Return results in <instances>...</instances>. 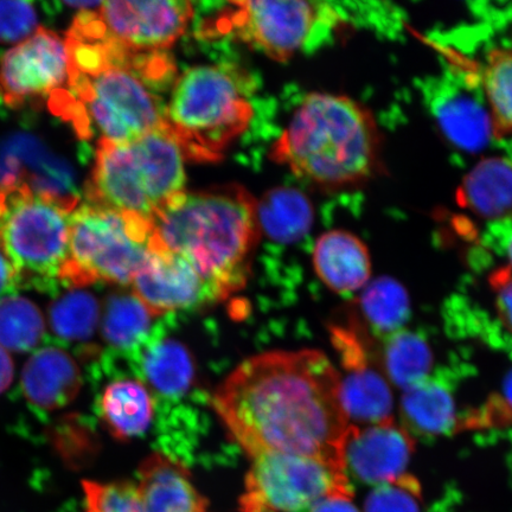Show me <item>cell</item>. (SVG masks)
I'll use <instances>...</instances> for the list:
<instances>
[{
  "instance_id": "obj_1",
  "label": "cell",
  "mask_w": 512,
  "mask_h": 512,
  "mask_svg": "<svg viewBox=\"0 0 512 512\" xmlns=\"http://www.w3.org/2000/svg\"><path fill=\"white\" fill-rule=\"evenodd\" d=\"M213 403L252 458L292 454L347 471L351 425L338 371L322 352L272 351L249 358L217 389Z\"/></svg>"
},
{
  "instance_id": "obj_2",
  "label": "cell",
  "mask_w": 512,
  "mask_h": 512,
  "mask_svg": "<svg viewBox=\"0 0 512 512\" xmlns=\"http://www.w3.org/2000/svg\"><path fill=\"white\" fill-rule=\"evenodd\" d=\"M153 249L183 256L208 281L217 302L241 290L260 238L258 201L238 184L187 191L151 217Z\"/></svg>"
},
{
  "instance_id": "obj_3",
  "label": "cell",
  "mask_w": 512,
  "mask_h": 512,
  "mask_svg": "<svg viewBox=\"0 0 512 512\" xmlns=\"http://www.w3.org/2000/svg\"><path fill=\"white\" fill-rule=\"evenodd\" d=\"M380 131L366 107L344 95L313 93L294 112L273 156L307 181L344 187L379 170Z\"/></svg>"
},
{
  "instance_id": "obj_4",
  "label": "cell",
  "mask_w": 512,
  "mask_h": 512,
  "mask_svg": "<svg viewBox=\"0 0 512 512\" xmlns=\"http://www.w3.org/2000/svg\"><path fill=\"white\" fill-rule=\"evenodd\" d=\"M158 92L131 66L107 63L96 50L87 69L69 70L67 86L48 105L80 139L100 134L99 140L124 144L166 125V105Z\"/></svg>"
},
{
  "instance_id": "obj_5",
  "label": "cell",
  "mask_w": 512,
  "mask_h": 512,
  "mask_svg": "<svg viewBox=\"0 0 512 512\" xmlns=\"http://www.w3.org/2000/svg\"><path fill=\"white\" fill-rule=\"evenodd\" d=\"M185 160L168 125L124 144L101 139L86 202L151 219L185 190Z\"/></svg>"
},
{
  "instance_id": "obj_6",
  "label": "cell",
  "mask_w": 512,
  "mask_h": 512,
  "mask_svg": "<svg viewBox=\"0 0 512 512\" xmlns=\"http://www.w3.org/2000/svg\"><path fill=\"white\" fill-rule=\"evenodd\" d=\"M253 115L245 87L228 67L197 66L179 76L166 105V125L185 159L216 162Z\"/></svg>"
},
{
  "instance_id": "obj_7",
  "label": "cell",
  "mask_w": 512,
  "mask_h": 512,
  "mask_svg": "<svg viewBox=\"0 0 512 512\" xmlns=\"http://www.w3.org/2000/svg\"><path fill=\"white\" fill-rule=\"evenodd\" d=\"M153 252L147 217L83 203L70 220L69 254L61 286L80 288L104 281L132 284Z\"/></svg>"
},
{
  "instance_id": "obj_8",
  "label": "cell",
  "mask_w": 512,
  "mask_h": 512,
  "mask_svg": "<svg viewBox=\"0 0 512 512\" xmlns=\"http://www.w3.org/2000/svg\"><path fill=\"white\" fill-rule=\"evenodd\" d=\"M74 211L24 188H0V247L19 287L55 292L68 260Z\"/></svg>"
},
{
  "instance_id": "obj_9",
  "label": "cell",
  "mask_w": 512,
  "mask_h": 512,
  "mask_svg": "<svg viewBox=\"0 0 512 512\" xmlns=\"http://www.w3.org/2000/svg\"><path fill=\"white\" fill-rule=\"evenodd\" d=\"M322 2H233L214 21V30L238 37L274 60L285 61L312 47L339 21Z\"/></svg>"
},
{
  "instance_id": "obj_10",
  "label": "cell",
  "mask_w": 512,
  "mask_h": 512,
  "mask_svg": "<svg viewBox=\"0 0 512 512\" xmlns=\"http://www.w3.org/2000/svg\"><path fill=\"white\" fill-rule=\"evenodd\" d=\"M335 495H352L347 471L318 459L267 453L253 458L240 510L297 512Z\"/></svg>"
},
{
  "instance_id": "obj_11",
  "label": "cell",
  "mask_w": 512,
  "mask_h": 512,
  "mask_svg": "<svg viewBox=\"0 0 512 512\" xmlns=\"http://www.w3.org/2000/svg\"><path fill=\"white\" fill-rule=\"evenodd\" d=\"M192 15V4L183 0L102 2L99 9L76 15L67 38H106L134 53H163L184 34Z\"/></svg>"
},
{
  "instance_id": "obj_12",
  "label": "cell",
  "mask_w": 512,
  "mask_h": 512,
  "mask_svg": "<svg viewBox=\"0 0 512 512\" xmlns=\"http://www.w3.org/2000/svg\"><path fill=\"white\" fill-rule=\"evenodd\" d=\"M68 78L66 41L40 28L0 60V100L12 110L40 105L66 87Z\"/></svg>"
},
{
  "instance_id": "obj_13",
  "label": "cell",
  "mask_w": 512,
  "mask_h": 512,
  "mask_svg": "<svg viewBox=\"0 0 512 512\" xmlns=\"http://www.w3.org/2000/svg\"><path fill=\"white\" fill-rule=\"evenodd\" d=\"M0 188H24L72 211L79 207L72 166L31 134L0 142Z\"/></svg>"
},
{
  "instance_id": "obj_14",
  "label": "cell",
  "mask_w": 512,
  "mask_h": 512,
  "mask_svg": "<svg viewBox=\"0 0 512 512\" xmlns=\"http://www.w3.org/2000/svg\"><path fill=\"white\" fill-rule=\"evenodd\" d=\"M332 345L341 357V401L349 421L377 425L393 420V395L389 384L374 367L360 329L332 326Z\"/></svg>"
},
{
  "instance_id": "obj_15",
  "label": "cell",
  "mask_w": 512,
  "mask_h": 512,
  "mask_svg": "<svg viewBox=\"0 0 512 512\" xmlns=\"http://www.w3.org/2000/svg\"><path fill=\"white\" fill-rule=\"evenodd\" d=\"M153 317L217 302L208 281L183 256L156 248L132 281Z\"/></svg>"
},
{
  "instance_id": "obj_16",
  "label": "cell",
  "mask_w": 512,
  "mask_h": 512,
  "mask_svg": "<svg viewBox=\"0 0 512 512\" xmlns=\"http://www.w3.org/2000/svg\"><path fill=\"white\" fill-rule=\"evenodd\" d=\"M414 447L413 435L394 420L364 428L351 425L345 467L362 483L379 486L406 475Z\"/></svg>"
},
{
  "instance_id": "obj_17",
  "label": "cell",
  "mask_w": 512,
  "mask_h": 512,
  "mask_svg": "<svg viewBox=\"0 0 512 512\" xmlns=\"http://www.w3.org/2000/svg\"><path fill=\"white\" fill-rule=\"evenodd\" d=\"M127 362L139 381L159 399H181L195 381L194 361L188 349L176 339L166 338L162 326H156Z\"/></svg>"
},
{
  "instance_id": "obj_18",
  "label": "cell",
  "mask_w": 512,
  "mask_h": 512,
  "mask_svg": "<svg viewBox=\"0 0 512 512\" xmlns=\"http://www.w3.org/2000/svg\"><path fill=\"white\" fill-rule=\"evenodd\" d=\"M82 386V376L74 358L55 347L35 352L22 373V392L34 408L53 412L69 405Z\"/></svg>"
},
{
  "instance_id": "obj_19",
  "label": "cell",
  "mask_w": 512,
  "mask_h": 512,
  "mask_svg": "<svg viewBox=\"0 0 512 512\" xmlns=\"http://www.w3.org/2000/svg\"><path fill=\"white\" fill-rule=\"evenodd\" d=\"M143 512H209L208 501L181 463L152 454L139 469L137 486Z\"/></svg>"
},
{
  "instance_id": "obj_20",
  "label": "cell",
  "mask_w": 512,
  "mask_h": 512,
  "mask_svg": "<svg viewBox=\"0 0 512 512\" xmlns=\"http://www.w3.org/2000/svg\"><path fill=\"white\" fill-rule=\"evenodd\" d=\"M453 377L434 374L405 390L401 413L406 430L422 438H437L459 428Z\"/></svg>"
},
{
  "instance_id": "obj_21",
  "label": "cell",
  "mask_w": 512,
  "mask_h": 512,
  "mask_svg": "<svg viewBox=\"0 0 512 512\" xmlns=\"http://www.w3.org/2000/svg\"><path fill=\"white\" fill-rule=\"evenodd\" d=\"M313 265L323 283L339 294L360 290L371 273L367 246L345 230H331L320 236L313 251Z\"/></svg>"
},
{
  "instance_id": "obj_22",
  "label": "cell",
  "mask_w": 512,
  "mask_h": 512,
  "mask_svg": "<svg viewBox=\"0 0 512 512\" xmlns=\"http://www.w3.org/2000/svg\"><path fill=\"white\" fill-rule=\"evenodd\" d=\"M96 407L107 431L124 441L149 430L155 400L143 382L121 379L107 384Z\"/></svg>"
},
{
  "instance_id": "obj_23",
  "label": "cell",
  "mask_w": 512,
  "mask_h": 512,
  "mask_svg": "<svg viewBox=\"0 0 512 512\" xmlns=\"http://www.w3.org/2000/svg\"><path fill=\"white\" fill-rule=\"evenodd\" d=\"M457 198L460 206L482 219H511L512 165L501 158L482 160L465 176Z\"/></svg>"
},
{
  "instance_id": "obj_24",
  "label": "cell",
  "mask_w": 512,
  "mask_h": 512,
  "mask_svg": "<svg viewBox=\"0 0 512 512\" xmlns=\"http://www.w3.org/2000/svg\"><path fill=\"white\" fill-rule=\"evenodd\" d=\"M151 312L134 293H114L108 296L102 316L101 332L110 352L108 362L124 358L142 347L155 330Z\"/></svg>"
},
{
  "instance_id": "obj_25",
  "label": "cell",
  "mask_w": 512,
  "mask_h": 512,
  "mask_svg": "<svg viewBox=\"0 0 512 512\" xmlns=\"http://www.w3.org/2000/svg\"><path fill=\"white\" fill-rule=\"evenodd\" d=\"M260 229L279 242H296L309 233L313 222L311 203L296 189H274L258 201Z\"/></svg>"
},
{
  "instance_id": "obj_26",
  "label": "cell",
  "mask_w": 512,
  "mask_h": 512,
  "mask_svg": "<svg viewBox=\"0 0 512 512\" xmlns=\"http://www.w3.org/2000/svg\"><path fill=\"white\" fill-rule=\"evenodd\" d=\"M435 115L447 138L466 151L482 150L494 133L489 114L467 94L444 96L435 106Z\"/></svg>"
},
{
  "instance_id": "obj_27",
  "label": "cell",
  "mask_w": 512,
  "mask_h": 512,
  "mask_svg": "<svg viewBox=\"0 0 512 512\" xmlns=\"http://www.w3.org/2000/svg\"><path fill=\"white\" fill-rule=\"evenodd\" d=\"M433 364L430 343L418 332L403 329L386 338L382 366L396 387L407 390L426 380Z\"/></svg>"
},
{
  "instance_id": "obj_28",
  "label": "cell",
  "mask_w": 512,
  "mask_h": 512,
  "mask_svg": "<svg viewBox=\"0 0 512 512\" xmlns=\"http://www.w3.org/2000/svg\"><path fill=\"white\" fill-rule=\"evenodd\" d=\"M361 311L371 330L384 338L403 330L411 316L408 293L398 281L382 277L363 291Z\"/></svg>"
},
{
  "instance_id": "obj_29",
  "label": "cell",
  "mask_w": 512,
  "mask_h": 512,
  "mask_svg": "<svg viewBox=\"0 0 512 512\" xmlns=\"http://www.w3.org/2000/svg\"><path fill=\"white\" fill-rule=\"evenodd\" d=\"M100 319V306L92 293L76 290L57 298L49 307V323L64 342H87Z\"/></svg>"
},
{
  "instance_id": "obj_30",
  "label": "cell",
  "mask_w": 512,
  "mask_h": 512,
  "mask_svg": "<svg viewBox=\"0 0 512 512\" xmlns=\"http://www.w3.org/2000/svg\"><path fill=\"white\" fill-rule=\"evenodd\" d=\"M44 319L29 299L8 294L0 297V347L14 352H27L41 343Z\"/></svg>"
},
{
  "instance_id": "obj_31",
  "label": "cell",
  "mask_w": 512,
  "mask_h": 512,
  "mask_svg": "<svg viewBox=\"0 0 512 512\" xmlns=\"http://www.w3.org/2000/svg\"><path fill=\"white\" fill-rule=\"evenodd\" d=\"M483 85L497 138L512 137V50H492L486 59Z\"/></svg>"
},
{
  "instance_id": "obj_32",
  "label": "cell",
  "mask_w": 512,
  "mask_h": 512,
  "mask_svg": "<svg viewBox=\"0 0 512 512\" xmlns=\"http://www.w3.org/2000/svg\"><path fill=\"white\" fill-rule=\"evenodd\" d=\"M421 488L412 475H403L370 492L364 512H421Z\"/></svg>"
},
{
  "instance_id": "obj_33",
  "label": "cell",
  "mask_w": 512,
  "mask_h": 512,
  "mask_svg": "<svg viewBox=\"0 0 512 512\" xmlns=\"http://www.w3.org/2000/svg\"><path fill=\"white\" fill-rule=\"evenodd\" d=\"M86 512H143L136 485L120 483H83Z\"/></svg>"
},
{
  "instance_id": "obj_34",
  "label": "cell",
  "mask_w": 512,
  "mask_h": 512,
  "mask_svg": "<svg viewBox=\"0 0 512 512\" xmlns=\"http://www.w3.org/2000/svg\"><path fill=\"white\" fill-rule=\"evenodd\" d=\"M38 29L34 3L0 2V44L22 43Z\"/></svg>"
},
{
  "instance_id": "obj_35",
  "label": "cell",
  "mask_w": 512,
  "mask_h": 512,
  "mask_svg": "<svg viewBox=\"0 0 512 512\" xmlns=\"http://www.w3.org/2000/svg\"><path fill=\"white\" fill-rule=\"evenodd\" d=\"M490 285L495 292L496 310L503 328L512 334V270L499 268L491 275Z\"/></svg>"
},
{
  "instance_id": "obj_36",
  "label": "cell",
  "mask_w": 512,
  "mask_h": 512,
  "mask_svg": "<svg viewBox=\"0 0 512 512\" xmlns=\"http://www.w3.org/2000/svg\"><path fill=\"white\" fill-rule=\"evenodd\" d=\"M486 408L496 427L512 425V370L505 377L502 394L486 403Z\"/></svg>"
},
{
  "instance_id": "obj_37",
  "label": "cell",
  "mask_w": 512,
  "mask_h": 512,
  "mask_svg": "<svg viewBox=\"0 0 512 512\" xmlns=\"http://www.w3.org/2000/svg\"><path fill=\"white\" fill-rule=\"evenodd\" d=\"M310 512H360L352 502V495H335L320 499Z\"/></svg>"
},
{
  "instance_id": "obj_38",
  "label": "cell",
  "mask_w": 512,
  "mask_h": 512,
  "mask_svg": "<svg viewBox=\"0 0 512 512\" xmlns=\"http://www.w3.org/2000/svg\"><path fill=\"white\" fill-rule=\"evenodd\" d=\"M17 287H19V283L15 268L0 247V296L12 294L11 292L15 291Z\"/></svg>"
},
{
  "instance_id": "obj_39",
  "label": "cell",
  "mask_w": 512,
  "mask_h": 512,
  "mask_svg": "<svg viewBox=\"0 0 512 512\" xmlns=\"http://www.w3.org/2000/svg\"><path fill=\"white\" fill-rule=\"evenodd\" d=\"M14 377V363L3 347H0V393L10 386Z\"/></svg>"
},
{
  "instance_id": "obj_40",
  "label": "cell",
  "mask_w": 512,
  "mask_h": 512,
  "mask_svg": "<svg viewBox=\"0 0 512 512\" xmlns=\"http://www.w3.org/2000/svg\"><path fill=\"white\" fill-rule=\"evenodd\" d=\"M508 256H509V260H510V268L512 270V238L510 239L509 245H508Z\"/></svg>"
},
{
  "instance_id": "obj_41",
  "label": "cell",
  "mask_w": 512,
  "mask_h": 512,
  "mask_svg": "<svg viewBox=\"0 0 512 512\" xmlns=\"http://www.w3.org/2000/svg\"><path fill=\"white\" fill-rule=\"evenodd\" d=\"M0 102H2V101H0ZM2 104H3V102H2Z\"/></svg>"
}]
</instances>
